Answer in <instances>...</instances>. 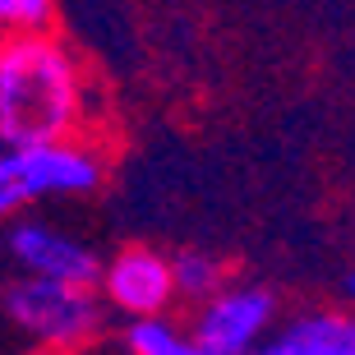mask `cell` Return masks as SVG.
Segmentation results:
<instances>
[{
	"label": "cell",
	"mask_w": 355,
	"mask_h": 355,
	"mask_svg": "<svg viewBox=\"0 0 355 355\" xmlns=\"http://www.w3.org/2000/svg\"><path fill=\"white\" fill-rule=\"evenodd\" d=\"M88 125V74L55 33L0 37V144H65Z\"/></svg>",
	"instance_id": "6da1fadb"
},
{
	"label": "cell",
	"mask_w": 355,
	"mask_h": 355,
	"mask_svg": "<svg viewBox=\"0 0 355 355\" xmlns=\"http://www.w3.org/2000/svg\"><path fill=\"white\" fill-rule=\"evenodd\" d=\"M5 314L14 318V328H24L33 342H42V351L79 355L88 342H97L102 295H97V286L24 277L5 291Z\"/></svg>",
	"instance_id": "7a4b0ae2"
},
{
	"label": "cell",
	"mask_w": 355,
	"mask_h": 355,
	"mask_svg": "<svg viewBox=\"0 0 355 355\" xmlns=\"http://www.w3.org/2000/svg\"><path fill=\"white\" fill-rule=\"evenodd\" d=\"M277 328V295L254 282H226L194 304L189 337L212 355H250Z\"/></svg>",
	"instance_id": "3957f363"
},
{
	"label": "cell",
	"mask_w": 355,
	"mask_h": 355,
	"mask_svg": "<svg viewBox=\"0 0 355 355\" xmlns=\"http://www.w3.org/2000/svg\"><path fill=\"white\" fill-rule=\"evenodd\" d=\"M97 295L125 318H162L175 304V282H171V259L148 245L111 254L97 272Z\"/></svg>",
	"instance_id": "277c9868"
},
{
	"label": "cell",
	"mask_w": 355,
	"mask_h": 355,
	"mask_svg": "<svg viewBox=\"0 0 355 355\" xmlns=\"http://www.w3.org/2000/svg\"><path fill=\"white\" fill-rule=\"evenodd\" d=\"M24 184V198H65V194H92L102 184V157L97 148L83 139H65V144H33L5 153Z\"/></svg>",
	"instance_id": "5b68a950"
},
{
	"label": "cell",
	"mask_w": 355,
	"mask_h": 355,
	"mask_svg": "<svg viewBox=\"0 0 355 355\" xmlns=\"http://www.w3.org/2000/svg\"><path fill=\"white\" fill-rule=\"evenodd\" d=\"M10 254L24 268V277H42V282H69V286H97L102 259L83 245V240L55 231L42 222H19L10 231Z\"/></svg>",
	"instance_id": "8992f818"
},
{
	"label": "cell",
	"mask_w": 355,
	"mask_h": 355,
	"mask_svg": "<svg viewBox=\"0 0 355 355\" xmlns=\"http://www.w3.org/2000/svg\"><path fill=\"white\" fill-rule=\"evenodd\" d=\"M272 342L291 355H355V328L337 309H309L272 328Z\"/></svg>",
	"instance_id": "52a82bcc"
},
{
	"label": "cell",
	"mask_w": 355,
	"mask_h": 355,
	"mask_svg": "<svg viewBox=\"0 0 355 355\" xmlns=\"http://www.w3.org/2000/svg\"><path fill=\"white\" fill-rule=\"evenodd\" d=\"M125 355H212L171 323V318H130L125 332Z\"/></svg>",
	"instance_id": "ba28073f"
},
{
	"label": "cell",
	"mask_w": 355,
	"mask_h": 355,
	"mask_svg": "<svg viewBox=\"0 0 355 355\" xmlns=\"http://www.w3.org/2000/svg\"><path fill=\"white\" fill-rule=\"evenodd\" d=\"M171 282H175V300H208L217 286H226V268L217 254L203 250H184L171 259Z\"/></svg>",
	"instance_id": "9c48e42d"
},
{
	"label": "cell",
	"mask_w": 355,
	"mask_h": 355,
	"mask_svg": "<svg viewBox=\"0 0 355 355\" xmlns=\"http://www.w3.org/2000/svg\"><path fill=\"white\" fill-rule=\"evenodd\" d=\"M55 0H0V37H24V33H51Z\"/></svg>",
	"instance_id": "30bf717a"
},
{
	"label": "cell",
	"mask_w": 355,
	"mask_h": 355,
	"mask_svg": "<svg viewBox=\"0 0 355 355\" xmlns=\"http://www.w3.org/2000/svg\"><path fill=\"white\" fill-rule=\"evenodd\" d=\"M24 203H28V198H24V184H19V175H14L10 157L0 153V217H14Z\"/></svg>",
	"instance_id": "8fae6325"
},
{
	"label": "cell",
	"mask_w": 355,
	"mask_h": 355,
	"mask_svg": "<svg viewBox=\"0 0 355 355\" xmlns=\"http://www.w3.org/2000/svg\"><path fill=\"white\" fill-rule=\"evenodd\" d=\"M250 355H291V351H286V346H277L272 337H268V342H263V346H254Z\"/></svg>",
	"instance_id": "7c38bea8"
},
{
	"label": "cell",
	"mask_w": 355,
	"mask_h": 355,
	"mask_svg": "<svg viewBox=\"0 0 355 355\" xmlns=\"http://www.w3.org/2000/svg\"><path fill=\"white\" fill-rule=\"evenodd\" d=\"M42 355H60V351H42Z\"/></svg>",
	"instance_id": "4fadbf2b"
}]
</instances>
